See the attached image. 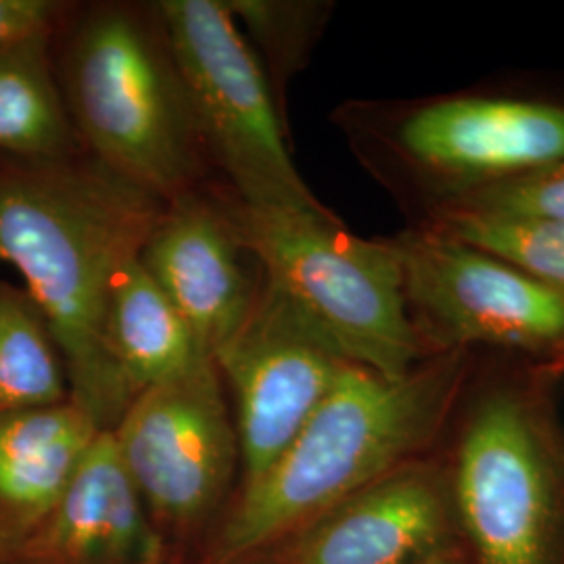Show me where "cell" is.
<instances>
[{
    "mask_svg": "<svg viewBox=\"0 0 564 564\" xmlns=\"http://www.w3.org/2000/svg\"><path fill=\"white\" fill-rule=\"evenodd\" d=\"M139 260L212 360L262 289V268L230 223L218 181L167 203Z\"/></svg>",
    "mask_w": 564,
    "mask_h": 564,
    "instance_id": "8fae6325",
    "label": "cell"
},
{
    "mask_svg": "<svg viewBox=\"0 0 564 564\" xmlns=\"http://www.w3.org/2000/svg\"><path fill=\"white\" fill-rule=\"evenodd\" d=\"M101 433L72 400L0 412V523L34 533Z\"/></svg>",
    "mask_w": 564,
    "mask_h": 564,
    "instance_id": "5bb4252c",
    "label": "cell"
},
{
    "mask_svg": "<svg viewBox=\"0 0 564 564\" xmlns=\"http://www.w3.org/2000/svg\"><path fill=\"white\" fill-rule=\"evenodd\" d=\"M426 228L491 253L564 293V224L435 209Z\"/></svg>",
    "mask_w": 564,
    "mask_h": 564,
    "instance_id": "d6986e66",
    "label": "cell"
},
{
    "mask_svg": "<svg viewBox=\"0 0 564 564\" xmlns=\"http://www.w3.org/2000/svg\"><path fill=\"white\" fill-rule=\"evenodd\" d=\"M105 337L134 395L212 360L141 260L128 263L111 286Z\"/></svg>",
    "mask_w": 564,
    "mask_h": 564,
    "instance_id": "9a60e30c",
    "label": "cell"
},
{
    "mask_svg": "<svg viewBox=\"0 0 564 564\" xmlns=\"http://www.w3.org/2000/svg\"><path fill=\"white\" fill-rule=\"evenodd\" d=\"M69 400L59 343L30 293L0 279V412Z\"/></svg>",
    "mask_w": 564,
    "mask_h": 564,
    "instance_id": "e0dca14e",
    "label": "cell"
},
{
    "mask_svg": "<svg viewBox=\"0 0 564 564\" xmlns=\"http://www.w3.org/2000/svg\"><path fill=\"white\" fill-rule=\"evenodd\" d=\"M464 377V349L429 356L398 379L345 364L293 444L260 481L242 487L224 527V556L293 535L366 485L419 460L444 429Z\"/></svg>",
    "mask_w": 564,
    "mask_h": 564,
    "instance_id": "3957f363",
    "label": "cell"
},
{
    "mask_svg": "<svg viewBox=\"0 0 564 564\" xmlns=\"http://www.w3.org/2000/svg\"><path fill=\"white\" fill-rule=\"evenodd\" d=\"M55 72L84 151L174 203L216 181L155 2H72L53 36Z\"/></svg>",
    "mask_w": 564,
    "mask_h": 564,
    "instance_id": "7a4b0ae2",
    "label": "cell"
},
{
    "mask_svg": "<svg viewBox=\"0 0 564 564\" xmlns=\"http://www.w3.org/2000/svg\"><path fill=\"white\" fill-rule=\"evenodd\" d=\"M111 435L144 505L165 523L191 524L212 512L241 466L214 360L147 387Z\"/></svg>",
    "mask_w": 564,
    "mask_h": 564,
    "instance_id": "30bf717a",
    "label": "cell"
},
{
    "mask_svg": "<svg viewBox=\"0 0 564 564\" xmlns=\"http://www.w3.org/2000/svg\"><path fill=\"white\" fill-rule=\"evenodd\" d=\"M88 153L0 155V263L15 268L59 343L69 400L113 431L137 398L105 337L111 286L165 212Z\"/></svg>",
    "mask_w": 564,
    "mask_h": 564,
    "instance_id": "6da1fadb",
    "label": "cell"
},
{
    "mask_svg": "<svg viewBox=\"0 0 564 564\" xmlns=\"http://www.w3.org/2000/svg\"><path fill=\"white\" fill-rule=\"evenodd\" d=\"M419 564H470L466 563V558H464L463 554H458V550H452V552H445V554H440V556H433V558H429V561H423V563Z\"/></svg>",
    "mask_w": 564,
    "mask_h": 564,
    "instance_id": "7402d4cb",
    "label": "cell"
},
{
    "mask_svg": "<svg viewBox=\"0 0 564 564\" xmlns=\"http://www.w3.org/2000/svg\"><path fill=\"white\" fill-rule=\"evenodd\" d=\"M214 362L232 395L247 487L293 444L347 360L323 326L263 276L251 312Z\"/></svg>",
    "mask_w": 564,
    "mask_h": 564,
    "instance_id": "9c48e42d",
    "label": "cell"
},
{
    "mask_svg": "<svg viewBox=\"0 0 564 564\" xmlns=\"http://www.w3.org/2000/svg\"><path fill=\"white\" fill-rule=\"evenodd\" d=\"M69 4L65 0H0V46L34 30L55 25Z\"/></svg>",
    "mask_w": 564,
    "mask_h": 564,
    "instance_id": "44dd1931",
    "label": "cell"
},
{
    "mask_svg": "<svg viewBox=\"0 0 564 564\" xmlns=\"http://www.w3.org/2000/svg\"><path fill=\"white\" fill-rule=\"evenodd\" d=\"M23 554L32 564H162L160 533L111 431L88 447Z\"/></svg>",
    "mask_w": 564,
    "mask_h": 564,
    "instance_id": "4fadbf2b",
    "label": "cell"
},
{
    "mask_svg": "<svg viewBox=\"0 0 564 564\" xmlns=\"http://www.w3.org/2000/svg\"><path fill=\"white\" fill-rule=\"evenodd\" d=\"M218 184L230 223L263 276L323 326L347 362L398 379L429 358L389 239L351 235L328 207L249 205Z\"/></svg>",
    "mask_w": 564,
    "mask_h": 564,
    "instance_id": "277c9868",
    "label": "cell"
},
{
    "mask_svg": "<svg viewBox=\"0 0 564 564\" xmlns=\"http://www.w3.org/2000/svg\"><path fill=\"white\" fill-rule=\"evenodd\" d=\"M426 356L468 345L547 354L564 349V293L433 228L389 239Z\"/></svg>",
    "mask_w": 564,
    "mask_h": 564,
    "instance_id": "ba28073f",
    "label": "cell"
},
{
    "mask_svg": "<svg viewBox=\"0 0 564 564\" xmlns=\"http://www.w3.org/2000/svg\"><path fill=\"white\" fill-rule=\"evenodd\" d=\"M458 538L449 468L419 458L302 527L291 564H419Z\"/></svg>",
    "mask_w": 564,
    "mask_h": 564,
    "instance_id": "7c38bea8",
    "label": "cell"
},
{
    "mask_svg": "<svg viewBox=\"0 0 564 564\" xmlns=\"http://www.w3.org/2000/svg\"><path fill=\"white\" fill-rule=\"evenodd\" d=\"M435 209L564 224V162L464 188Z\"/></svg>",
    "mask_w": 564,
    "mask_h": 564,
    "instance_id": "ffe728a7",
    "label": "cell"
},
{
    "mask_svg": "<svg viewBox=\"0 0 564 564\" xmlns=\"http://www.w3.org/2000/svg\"><path fill=\"white\" fill-rule=\"evenodd\" d=\"M224 7L249 42L286 120L289 82L307 63L330 4L307 0H224Z\"/></svg>",
    "mask_w": 564,
    "mask_h": 564,
    "instance_id": "ac0fdd59",
    "label": "cell"
},
{
    "mask_svg": "<svg viewBox=\"0 0 564 564\" xmlns=\"http://www.w3.org/2000/svg\"><path fill=\"white\" fill-rule=\"evenodd\" d=\"M337 123L379 178L435 184L445 197L564 162V107L550 102H354L339 109Z\"/></svg>",
    "mask_w": 564,
    "mask_h": 564,
    "instance_id": "52a82bcc",
    "label": "cell"
},
{
    "mask_svg": "<svg viewBox=\"0 0 564 564\" xmlns=\"http://www.w3.org/2000/svg\"><path fill=\"white\" fill-rule=\"evenodd\" d=\"M59 23V21H57ZM55 25L0 46V155L63 160L86 153L55 72Z\"/></svg>",
    "mask_w": 564,
    "mask_h": 564,
    "instance_id": "2e32d148",
    "label": "cell"
},
{
    "mask_svg": "<svg viewBox=\"0 0 564 564\" xmlns=\"http://www.w3.org/2000/svg\"><path fill=\"white\" fill-rule=\"evenodd\" d=\"M449 477L475 564H564V449L531 393L475 402Z\"/></svg>",
    "mask_w": 564,
    "mask_h": 564,
    "instance_id": "8992f818",
    "label": "cell"
},
{
    "mask_svg": "<svg viewBox=\"0 0 564 564\" xmlns=\"http://www.w3.org/2000/svg\"><path fill=\"white\" fill-rule=\"evenodd\" d=\"M216 181L260 207L321 209L289 151L284 120L224 0H158Z\"/></svg>",
    "mask_w": 564,
    "mask_h": 564,
    "instance_id": "5b68a950",
    "label": "cell"
}]
</instances>
